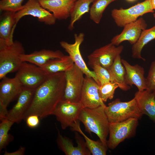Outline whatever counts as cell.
I'll list each match as a JSON object with an SVG mask.
<instances>
[{"instance_id":"3","label":"cell","mask_w":155,"mask_h":155,"mask_svg":"<svg viewBox=\"0 0 155 155\" xmlns=\"http://www.w3.org/2000/svg\"><path fill=\"white\" fill-rule=\"evenodd\" d=\"M25 54L22 44L18 41L11 42L0 39V79L17 71L23 62L21 55Z\"/></svg>"},{"instance_id":"9","label":"cell","mask_w":155,"mask_h":155,"mask_svg":"<svg viewBox=\"0 0 155 155\" xmlns=\"http://www.w3.org/2000/svg\"><path fill=\"white\" fill-rule=\"evenodd\" d=\"M83 108L80 102L73 103L62 99L56 106L52 115L55 116L62 129H65L79 120L80 114Z\"/></svg>"},{"instance_id":"22","label":"cell","mask_w":155,"mask_h":155,"mask_svg":"<svg viewBox=\"0 0 155 155\" xmlns=\"http://www.w3.org/2000/svg\"><path fill=\"white\" fill-rule=\"evenodd\" d=\"M120 55L117 56L110 67L107 69L110 74L111 82L116 83L121 90L126 91L131 88L126 82V71L122 64Z\"/></svg>"},{"instance_id":"5","label":"cell","mask_w":155,"mask_h":155,"mask_svg":"<svg viewBox=\"0 0 155 155\" xmlns=\"http://www.w3.org/2000/svg\"><path fill=\"white\" fill-rule=\"evenodd\" d=\"M154 12L150 0H145L128 8L114 9L111 10V16L118 26L123 27L145 14Z\"/></svg>"},{"instance_id":"18","label":"cell","mask_w":155,"mask_h":155,"mask_svg":"<svg viewBox=\"0 0 155 155\" xmlns=\"http://www.w3.org/2000/svg\"><path fill=\"white\" fill-rule=\"evenodd\" d=\"M75 138L77 144L76 146L58 131L57 142L59 149L66 155H90L91 154L83 138L78 134L75 135Z\"/></svg>"},{"instance_id":"12","label":"cell","mask_w":155,"mask_h":155,"mask_svg":"<svg viewBox=\"0 0 155 155\" xmlns=\"http://www.w3.org/2000/svg\"><path fill=\"white\" fill-rule=\"evenodd\" d=\"M28 15L36 18L39 21L47 25L54 24L57 20L53 13L41 5L38 0H28L22 9L15 13L16 25L22 18Z\"/></svg>"},{"instance_id":"11","label":"cell","mask_w":155,"mask_h":155,"mask_svg":"<svg viewBox=\"0 0 155 155\" xmlns=\"http://www.w3.org/2000/svg\"><path fill=\"white\" fill-rule=\"evenodd\" d=\"M123 45L118 46L111 43L95 50L88 56V64L91 67L98 64L107 69L113 64L116 57L122 53Z\"/></svg>"},{"instance_id":"16","label":"cell","mask_w":155,"mask_h":155,"mask_svg":"<svg viewBox=\"0 0 155 155\" xmlns=\"http://www.w3.org/2000/svg\"><path fill=\"white\" fill-rule=\"evenodd\" d=\"M41 5L52 12L58 20H66L70 14L76 0H38Z\"/></svg>"},{"instance_id":"28","label":"cell","mask_w":155,"mask_h":155,"mask_svg":"<svg viewBox=\"0 0 155 155\" xmlns=\"http://www.w3.org/2000/svg\"><path fill=\"white\" fill-rule=\"evenodd\" d=\"M118 0H95L89 10L90 19L96 24L100 22L104 11L111 3Z\"/></svg>"},{"instance_id":"7","label":"cell","mask_w":155,"mask_h":155,"mask_svg":"<svg viewBox=\"0 0 155 155\" xmlns=\"http://www.w3.org/2000/svg\"><path fill=\"white\" fill-rule=\"evenodd\" d=\"M65 73L66 82L62 99L73 103L80 102L84 81V73L74 64Z\"/></svg>"},{"instance_id":"31","label":"cell","mask_w":155,"mask_h":155,"mask_svg":"<svg viewBox=\"0 0 155 155\" xmlns=\"http://www.w3.org/2000/svg\"><path fill=\"white\" fill-rule=\"evenodd\" d=\"M24 0H1L0 10L1 11L16 12L22 8Z\"/></svg>"},{"instance_id":"8","label":"cell","mask_w":155,"mask_h":155,"mask_svg":"<svg viewBox=\"0 0 155 155\" xmlns=\"http://www.w3.org/2000/svg\"><path fill=\"white\" fill-rule=\"evenodd\" d=\"M16 76L23 86L35 89L46 78L48 75L39 67L27 62H23Z\"/></svg>"},{"instance_id":"23","label":"cell","mask_w":155,"mask_h":155,"mask_svg":"<svg viewBox=\"0 0 155 155\" xmlns=\"http://www.w3.org/2000/svg\"><path fill=\"white\" fill-rule=\"evenodd\" d=\"M15 12L5 11L0 16V39L13 42V33L16 26Z\"/></svg>"},{"instance_id":"17","label":"cell","mask_w":155,"mask_h":155,"mask_svg":"<svg viewBox=\"0 0 155 155\" xmlns=\"http://www.w3.org/2000/svg\"><path fill=\"white\" fill-rule=\"evenodd\" d=\"M1 80L0 102L7 107L10 102L18 97L24 86L16 76L12 78L5 76Z\"/></svg>"},{"instance_id":"10","label":"cell","mask_w":155,"mask_h":155,"mask_svg":"<svg viewBox=\"0 0 155 155\" xmlns=\"http://www.w3.org/2000/svg\"><path fill=\"white\" fill-rule=\"evenodd\" d=\"M84 34L80 33L78 34H75V42L70 44L65 41L60 42L61 46L68 53L74 63L79 68L86 76L92 77L100 86V83L97 77L94 72L89 69L81 55L80 46L84 40Z\"/></svg>"},{"instance_id":"15","label":"cell","mask_w":155,"mask_h":155,"mask_svg":"<svg viewBox=\"0 0 155 155\" xmlns=\"http://www.w3.org/2000/svg\"><path fill=\"white\" fill-rule=\"evenodd\" d=\"M35 89L23 87L16 103L8 111L7 119L18 123L23 119L24 115L32 101Z\"/></svg>"},{"instance_id":"32","label":"cell","mask_w":155,"mask_h":155,"mask_svg":"<svg viewBox=\"0 0 155 155\" xmlns=\"http://www.w3.org/2000/svg\"><path fill=\"white\" fill-rule=\"evenodd\" d=\"M91 67L97 77L100 86L111 82L110 74L107 69L98 64H94Z\"/></svg>"},{"instance_id":"2","label":"cell","mask_w":155,"mask_h":155,"mask_svg":"<svg viewBox=\"0 0 155 155\" xmlns=\"http://www.w3.org/2000/svg\"><path fill=\"white\" fill-rule=\"evenodd\" d=\"M106 106L94 108H83L78 120L84 124L86 131L96 134L103 144L108 147L107 138L109 133L110 123L104 111Z\"/></svg>"},{"instance_id":"21","label":"cell","mask_w":155,"mask_h":155,"mask_svg":"<svg viewBox=\"0 0 155 155\" xmlns=\"http://www.w3.org/2000/svg\"><path fill=\"white\" fill-rule=\"evenodd\" d=\"M64 55L61 51L59 50L53 51L44 49L29 54H22L21 55L20 58L22 62H29L41 67L49 60L61 58Z\"/></svg>"},{"instance_id":"14","label":"cell","mask_w":155,"mask_h":155,"mask_svg":"<svg viewBox=\"0 0 155 155\" xmlns=\"http://www.w3.org/2000/svg\"><path fill=\"white\" fill-rule=\"evenodd\" d=\"M147 24L142 17L125 25L122 32L111 40L113 45L118 46L123 41H127L131 44H135L139 39L142 31L146 29Z\"/></svg>"},{"instance_id":"4","label":"cell","mask_w":155,"mask_h":155,"mask_svg":"<svg viewBox=\"0 0 155 155\" xmlns=\"http://www.w3.org/2000/svg\"><path fill=\"white\" fill-rule=\"evenodd\" d=\"M104 111L110 123L122 121L133 118L139 119L142 115L134 97L125 102L116 99L106 106Z\"/></svg>"},{"instance_id":"35","label":"cell","mask_w":155,"mask_h":155,"mask_svg":"<svg viewBox=\"0 0 155 155\" xmlns=\"http://www.w3.org/2000/svg\"><path fill=\"white\" fill-rule=\"evenodd\" d=\"M7 106H4L0 102V119L1 121L7 119L8 111L7 110Z\"/></svg>"},{"instance_id":"37","label":"cell","mask_w":155,"mask_h":155,"mask_svg":"<svg viewBox=\"0 0 155 155\" xmlns=\"http://www.w3.org/2000/svg\"><path fill=\"white\" fill-rule=\"evenodd\" d=\"M152 7L154 10H155V0H150Z\"/></svg>"},{"instance_id":"27","label":"cell","mask_w":155,"mask_h":155,"mask_svg":"<svg viewBox=\"0 0 155 155\" xmlns=\"http://www.w3.org/2000/svg\"><path fill=\"white\" fill-rule=\"evenodd\" d=\"M95 0H78L74 4L71 13V20L68 27L70 30L74 28V25L85 13L90 10V5Z\"/></svg>"},{"instance_id":"13","label":"cell","mask_w":155,"mask_h":155,"mask_svg":"<svg viewBox=\"0 0 155 155\" xmlns=\"http://www.w3.org/2000/svg\"><path fill=\"white\" fill-rule=\"evenodd\" d=\"M99 87L92 78L85 75L80 101L84 108H94L106 106L99 96Z\"/></svg>"},{"instance_id":"30","label":"cell","mask_w":155,"mask_h":155,"mask_svg":"<svg viewBox=\"0 0 155 155\" xmlns=\"http://www.w3.org/2000/svg\"><path fill=\"white\" fill-rule=\"evenodd\" d=\"M119 87L117 83L109 82L99 86L98 92L99 96L104 102L108 99H112L114 96L115 90Z\"/></svg>"},{"instance_id":"36","label":"cell","mask_w":155,"mask_h":155,"mask_svg":"<svg viewBox=\"0 0 155 155\" xmlns=\"http://www.w3.org/2000/svg\"><path fill=\"white\" fill-rule=\"evenodd\" d=\"M25 148L24 147L20 146L16 151L12 152H8L5 150L4 155H23L24 154Z\"/></svg>"},{"instance_id":"29","label":"cell","mask_w":155,"mask_h":155,"mask_svg":"<svg viewBox=\"0 0 155 155\" xmlns=\"http://www.w3.org/2000/svg\"><path fill=\"white\" fill-rule=\"evenodd\" d=\"M0 124V151L5 148L9 143L13 140V137L8 132L14 123L5 119L1 121Z\"/></svg>"},{"instance_id":"33","label":"cell","mask_w":155,"mask_h":155,"mask_svg":"<svg viewBox=\"0 0 155 155\" xmlns=\"http://www.w3.org/2000/svg\"><path fill=\"white\" fill-rule=\"evenodd\" d=\"M146 78V89L155 90V60L152 62Z\"/></svg>"},{"instance_id":"38","label":"cell","mask_w":155,"mask_h":155,"mask_svg":"<svg viewBox=\"0 0 155 155\" xmlns=\"http://www.w3.org/2000/svg\"><path fill=\"white\" fill-rule=\"evenodd\" d=\"M126 0L129 2H132L135 1V0Z\"/></svg>"},{"instance_id":"20","label":"cell","mask_w":155,"mask_h":155,"mask_svg":"<svg viewBox=\"0 0 155 155\" xmlns=\"http://www.w3.org/2000/svg\"><path fill=\"white\" fill-rule=\"evenodd\" d=\"M121 62L126 71V82L128 85H135L138 91L146 89V78L144 68L138 64L131 65L127 61L121 59Z\"/></svg>"},{"instance_id":"1","label":"cell","mask_w":155,"mask_h":155,"mask_svg":"<svg viewBox=\"0 0 155 155\" xmlns=\"http://www.w3.org/2000/svg\"><path fill=\"white\" fill-rule=\"evenodd\" d=\"M65 82V72L48 75L44 82L35 89L23 119L32 115H37L41 119L52 115L56 106L63 98Z\"/></svg>"},{"instance_id":"39","label":"cell","mask_w":155,"mask_h":155,"mask_svg":"<svg viewBox=\"0 0 155 155\" xmlns=\"http://www.w3.org/2000/svg\"><path fill=\"white\" fill-rule=\"evenodd\" d=\"M153 17H154V18L155 19V13H154L153 14Z\"/></svg>"},{"instance_id":"24","label":"cell","mask_w":155,"mask_h":155,"mask_svg":"<svg viewBox=\"0 0 155 155\" xmlns=\"http://www.w3.org/2000/svg\"><path fill=\"white\" fill-rule=\"evenodd\" d=\"M74 64L69 55L61 58L49 60L40 67L48 75L60 72H65L71 68Z\"/></svg>"},{"instance_id":"26","label":"cell","mask_w":155,"mask_h":155,"mask_svg":"<svg viewBox=\"0 0 155 155\" xmlns=\"http://www.w3.org/2000/svg\"><path fill=\"white\" fill-rule=\"evenodd\" d=\"M154 40H155V25L150 28L146 29L142 31L137 42L133 45L132 57L145 61V59L141 56L142 49L146 44Z\"/></svg>"},{"instance_id":"6","label":"cell","mask_w":155,"mask_h":155,"mask_svg":"<svg viewBox=\"0 0 155 155\" xmlns=\"http://www.w3.org/2000/svg\"><path fill=\"white\" fill-rule=\"evenodd\" d=\"M138 120L133 118L122 121L110 123L108 147L113 150L125 139L132 136L135 133Z\"/></svg>"},{"instance_id":"34","label":"cell","mask_w":155,"mask_h":155,"mask_svg":"<svg viewBox=\"0 0 155 155\" xmlns=\"http://www.w3.org/2000/svg\"><path fill=\"white\" fill-rule=\"evenodd\" d=\"M40 118L37 115H32L28 116L25 119L27 125L31 128L37 127L40 123Z\"/></svg>"},{"instance_id":"19","label":"cell","mask_w":155,"mask_h":155,"mask_svg":"<svg viewBox=\"0 0 155 155\" xmlns=\"http://www.w3.org/2000/svg\"><path fill=\"white\" fill-rule=\"evenodd\" d=\"M134 98L142 115H147L155 123V90L138 91L135 93Z\"/></svg>"},{"instance_id":"25","label":"cell","mask_w":155,"mask_h":155,"mask_svg":"<svg viewBox=\"0 0 155 155\" xmlns=\"http://www.w3.org/2000/svg\"><path fill=\"white\" fill-rule=\"evenodd\" d=\"M80 121L78 120L72 125L70 127L72 130L78 132L83 136L87 147L92 155H106L108 147L105 146L100 140L95 141L88 137L81 129Z\"/></svg>"}]
</instances>
